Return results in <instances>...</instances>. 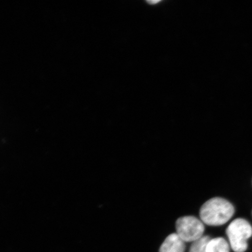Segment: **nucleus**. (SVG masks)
<instances>
[{
	"label": "nucleus",
	"mask_w": 252,
	"mask_h": 252,
	"mask_svg": "<svg viewBox=\"0 0 252 252\" xmlns=\"http://www.w3.org/2000/svg\"><path fill=\"white\" fill-rule=\"evenodd\" d=\"M234 213V207L229 201L214 197L201 206L200 217L201 221L207 225L220 226L228 222Z\"/></svg>",
	"instance_id": "nucleus-1"
},
{
	"label": "nucleus",
	"mask_w": 252,
	"mask_h": 252,
	"mask_svg": "<svg viewBox=\"0 0 252 252\" xmlns=\"http://www.w3.org/2000/svg\"><path fill=\"white\" fill-rule=\"evenodd\" d=\"M226 234L233 251L245 252L248 247V240L252 236V226L245 219H236L230 223Z\"/></svg>",
	"instance_id": "nucleus-2"
},
{
	"label": "nucleus",
	"mask_w": 252,
	"mask_h": 252,
	"mask_svg": "<svg viewBox=\"0 0 252 252\" xmlns=\"http://www.w3.org/2000/svg\"><path fill=\"white\" fill-rule=\"evenodd\" d=\"M176 234L185 242H193L202 237L204 223L193 216H185L176 222Z\"/></svg>",
	"instance_id": "nucleus-3"
},
{
	"label": "nucleus",
	"mask_w": 252,
	"mask_h": 252,
	"mask_svg": "<svg viewBox=\"0 0 252 252\" xmlns=\"http://www.w3.org/2000/svg\"><path fill=\"white\" fill-rule=\"evenodd\" d=\"M185 242L176 233L169 235L160 246L159 252H185Z\"/></svg>",
	"instance_id": "nucleus-4"
},
{
	"label": "nucleus",
	"mask_w": 252,
	"mask_h": 252,
	"mask_svg": "<svg viewBox=\"0 0 252 252\" xmlns=\"http://www.w3.org/2000/svg\"><path fill=\"white\" fill-rule=\"evenodd\" d=\"M230 245L226 239L219 237L211 239L208 243L206 252H229Z\"/></svg>",
	"instance_id": "nucleus-5"
},
{
	"label": "nucleus",
	"mask_w": 252,
	"mask_h": 252,
	"mask_svg": "<svg viewBox=\"0 0 252 252\" xmlns=\"http://www.w3.org/2000/svg\"><path fill=\"white\" fill-rule=\"evenodd\" d=\"M210 239L209 236H203L197 241L192 242L189 252H206L207 246Z\"/></svg>",
	"instance_id": "nucleus-6"
}]
</instances>
